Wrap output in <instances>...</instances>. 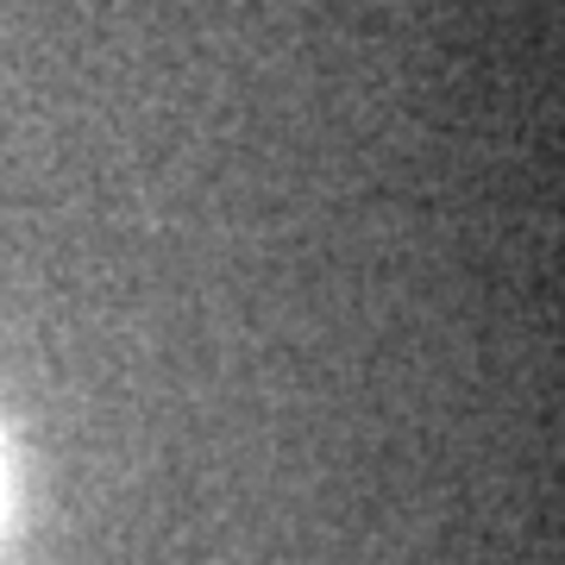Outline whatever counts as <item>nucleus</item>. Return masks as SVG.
<instances>
[{"mask_svg": "<svg viewBox=\"0 0 565 565\" xmlns=\"http://www.w3.org/2000/svg\"><path fill=\"white\" fill-rule=\"evenodd\" d=\"M0 509H7V471H0Z\"/></svg>", "mask_w": 565, "mask_h": 565, "instance_id": "nucleus-1", "label": "nucleus"}]
</instances>
